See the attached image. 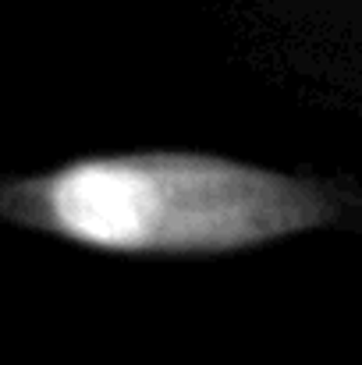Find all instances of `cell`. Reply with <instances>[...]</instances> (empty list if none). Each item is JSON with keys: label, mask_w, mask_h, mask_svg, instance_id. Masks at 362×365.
<instances>
[{"label": "cell", "mask_w": 362, "mask_h": 365, "mask_svg": "<svg viewBox=\"0 0 362 365\" xmlns=\"http://www.w3.org/2000/svg\"><path fill=\"white\" fill-rule=\"evenodd\" d=\"M14 227L124 255H213L338 220L327 185L206 153L86 156L0 188Z\"/></svg>", "instance_id": "6da1fadb"}]
</instances>
